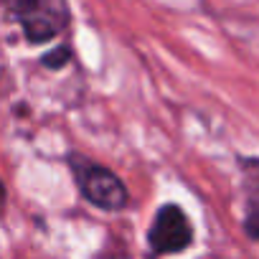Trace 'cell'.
I'll list each match as a JSON object with an SVG mask.
<instances>
[{
  "mask_svg": "<svg viewBox=\"0 0 259 259\" xmlns=\"http://www.w3.org/2000/svg\"><path fill=\"white\" fill-rule=\"evenodd\" d=\"M66 165L71 170L79 196L89 206H94L104 213H122L130 206V191H127L124 181L109 165L97 163L84 153H69Z\"/></svg>",
  "mask_w": 259,
  "mask_h": 259,
  "instance_id": "obj_1",
  "label": "cell"
},
{
  "mask_svg": "<svg viewBox=\"0 0 259 259\" xmlns=\"http://www.w3.org/2000/svg\"><path fill=\"white\" fill-rule=\"evenodd\" d=\"M196 241V226L183 206L163 203L150 226H148V246L153 256H173L191 249Z\"/></svg>",
  "mask_w": 259,
  "mask_h": 259,
  "instance_id": "obj_3",
  "label": "cell"
},
{
  "mask_svg": "<svg viewBox=\"0 0 259 259\" xmlns=\"http://www.w3.org/2000/svg\"><path fill=\"white\" fill-rule=\"evenodd\" d=\"M241 226H244V234H246L249 239L259 241V201H251V203H249Z\"/></svg>",
  "mask_w": 259,
  "mask_h": 259,
  "instance_id": "obj_5",
  "label": "cell"
},
{
  "mask_svg": "<svg viewBox=\"0 0 259 259\" xmlns=\"http://www.w3.org/2000/svg\"><path fill=\"white\" fill-rule=\"evenodd\" d=\"M71 61H74V51H71V46H66V44H59V46H54L51 51H46V54L41 56V66H44L46 71H61V69H66Z\"/></svg>",
  "mask_w": 259,
  "mask_h": 259,
  "instance_id": "obj_4",
  "label": "cell"
},
{
  "mask_svg": "<svg viewBox=\"0 0 259 259\" xmlns=\"http://www.w3.org/2000/svg\"><path fill=\"white\" fill-rule=\"evenodd\" d=\"M0 8L18 23L23 38L31 46L59 38L71 23L66 0H0Z\"/></svg>",
  "mask_w": 259,
  "mask_h": 259,
  "instance_id": "obj_2",
  "label": "cell"
},
{
  "mask_svg": "<svg viewBox=\"0 0 259 259\" xmlns=\"http://www.w3.org/2000/svg\"><path fill=\"white\" fill-rule=\"evenodd\" d=\"M6 201H8V191H6V183L0 181V211L6 208Z\"/></svg>",
  "mask_w": 259,
  "mask_h": 259,
  "instance_id": "obj_6",
  "label": "cell"
}]
</instances>
